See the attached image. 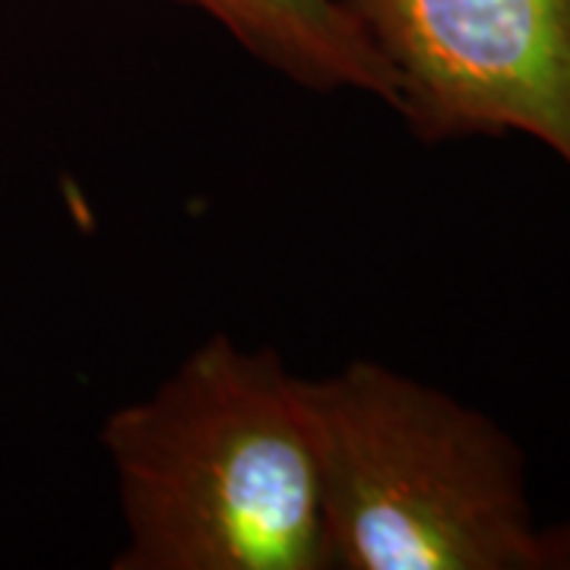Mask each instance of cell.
Returning a JSON list of instances; mask_svg holds the SVG:
<instances>
[{
    "instance_id": "3",
    "label": "cell",
    "mask_w": 570,
    "mask_h": 570,
    "mask_svg": "<svg viewBox=\"0 0 570 570\" xmlns=\"http://www.w3.org/2000/svg\"><path fill=\"white\" fill-rule=\"evenodd\" d=\"M431 142L520 134L570 175V0H343Z\"/></svg>"
},
{
    "instance_id": "2",
    "label": "cell",
    "mask_w": 570,
    "mask_h": 570,
    "mask_svg": "<svg viewBox=\"0 0 570 570\" xmlns=\"http://www.w3.org/2000/svg\"><path fill=\"white\" fill-rule=\"evenodd\" d=\"M307 396L326 570H549L527 453L491 415L367 358Z\"/></svg>"
},
{
    "instance_id": "1",
    "label": "cell",
    "mask_w": 570,
    "mask_h": 570,
    "mask_svg": "<svg viewBox=\"0 0 570 570\" xmlns=\"http://www.w3.org/2000/svg\"><path fill=\"white\" fill-rule=\"evenodd\" d=\"M102 444L121 498L115 570H326L307 377L216 333Z\"/></svg>"
},
{
    "instance_id": "4",
    "label": "cell",
    "mask_w": 570,
    "mask_h": 570,
    "mask_svg": "<svg viewBox=\"0 0 570 570\" xmlns=\"http://www.w3.org/2000/svg\"><path fill=\"white\" fill-rule=\"evenodd\" d=\"M223 26L250 58L317 92H365L393 108L387 63L343 0H178Z\"/></svg>"
},
{
    "instance_id": "5",
    "label": "cell",
    "mask_w": 570,
    "mask_h": 570,
    "mask_svg": "<svg viewBox=\"0 0 570 570\" xmlns=\"http://www.w3.org/2000/svg\"><path fill=\"white\" fill-rule=\"evenodd\" d=\"M549 535V570H570V517L546 527Z\"/></svg>"
}]
</instances>
